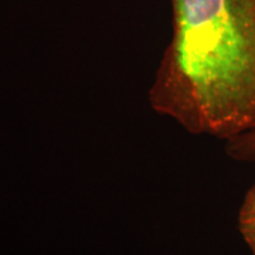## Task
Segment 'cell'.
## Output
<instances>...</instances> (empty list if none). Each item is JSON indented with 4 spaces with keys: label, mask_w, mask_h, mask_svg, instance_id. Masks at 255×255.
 I'll return each instance as SVG.
<instances>
[{
    "label": "cell",
    "mask_w": 255,
    "mask_h": 255,
    "mask_svg": "<svg viewBox=\"0 0 255 255\" xmlns=\"http://www.w3.org/2000/svg\"><path fill=\"white\" fill-rule=\"evenodd\" d=\"M172 11L150 107L196 135L255 128V0H172Z\"/></svg>",
    "instance_id": "obj_1"
},
{
    "label": "cell",
    "mask_w": 255,
    "mask_h": 255,
    "mask_svg": "<svg viewBox=\"0 0 255 255\" xmlns=\"http://www.w3.org/2000/svg\"><path fill=\"white\" fill-rule=\"evenodd\" d=\"M238 228L247 246L255 255V184L247 191L238 214Z\"/></svg>",
    "instance_id": "obj_2"
},
{
    "label": "cell",
    "mask_w": 255,
    "mask_h": 255,
    "mask_svg": "<svg viewBox=\"0 0 255 255\" xmlns=\"http://www.w3.org/2000/svg\"><path fill=\"white\" fill-rule=\"evenodd\" d=\"M226 152L237 162H255V128L227 139Z\"/></svg>",
    "instance_id": "obj_3"
}]
</instances>
